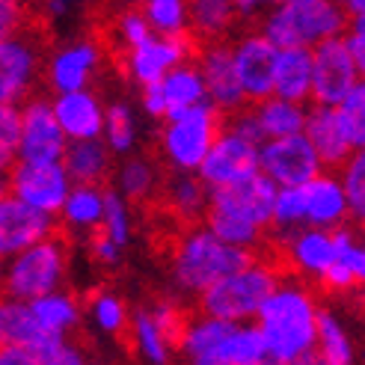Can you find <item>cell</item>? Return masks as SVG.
I'll return each instance as SVG.
<instances>
[{"label": "cell", "mask_w": 365, "mask_h": 365, "mask_svg": "<svg viewBox=\"0 0 365 365\" xmlns=\"http://www.w3.org/2000/svg\"><path fill=\"white\" fill-rule=\"evenodd\" d=\"M0 365H33V359L21 348H0Z\"/></svg>", "instance_id": "db71d44e"}, {"label": "cell", "mask_w": 365, "mask_h": 365, "mask_svg": "<svg viewBox=\"0 0 365 365\" xmlns=\"http://www.w3.org/2000/svg\"><path fill=\"white\" fill-rule=\"evenodd\" d=\"M259 173L277 190H282V187H303L327 170L321 167V160L312 152V145L306 143V137L297 134L282 140H264L259 145Z\"/></svg>", "instance_id": "7c38bea8"}, {"label": "cell", "mask_w": 365, "mask_h": 365, "mask_svg": "<svg viewBox=\"0 0 365 365\" xmlns=\"http://www.w3.org/2000/svg\"><path fill=\"white\" fill-rule=\"evenodd\" d=\"M104 63V45L96 36H83L63 48H53L45 66V89L51 98L89 89Z\"/></svg>", "instance_id": "8fae6325"}, {"label": "cell", "mask_w": 365, "mask_h": 365, "mask_svg": "<svg viewBox=\"0 0 365 365\" xmlns=\"http://www.w3.org/2000/svg\"><path fill=\"white\" fill-rule=\"evenodd\" d=\"M193 57H196V42L190 36H178V39L149 36L143 45L128 51L119 60V66H122V75L140 83V89H143L149 83L163 81V75H170L181 63H190Z\"/></svg>", "instance_id": "9a60e30c"}, {"label": "cell", "mask_w": 365, "mask_h": 365, "mask_svg": "<svg viewBox=\"0 0 365 365\" xmlns=\"http://www.w3.org/2000/svg\"><path fill=\"white\" fill-rule=\"evenodd\" d=\"M333 241H336V262L351 273L356 288H365V235L344 226L333 232Z\"/></svg>", "instance_id": "60d3db41"}, {"label": "cell", "mask_w": 365, "mask_h": 365, "mask_svg": "<svg viewBox=\"0 0 365 365\" xmlns=\"http://www.w3.org/2000/svg\"><path fill=\"white\" fill-rule=\"evenodd\" d=\"M223 131V116L205 101L190 107L185 113H175L163 119L158 134V152L160 160L170 167V173H199L205 155L211 152L214 140Z\"/></svg>", "instance_id": "ba28073f"}, {"label": "cell", "mask_w": 365, "mask_h": 365, "mask_svg": "<svg viewBox=\"0 0 365 365\" xmlns=\"http://www.w3.org/2000/svg\"><path fill=\"white\" fill-rule=\"evenodd\" d=\"M68 252H71L68 232L57 223V229L45 241L27 247L24 252H18L12 259V264L4 270L0 297L33 303L39 297L57 294L68 273Z\"/></svg>", "instance_id": "52a82bcc"}, {"label": "cell", "mask_w": 365, "mask_h": 365, "mask_svg": "<svg viewBox=\"0 0 365 365\" xmlns=\"http://www.w3.org/2000/svg\"><path fill=\"white\" fill-rule=\"evenodd\" d=\"M348 48L354 53V63L359 68V78H365V36H354L348 33Z\"/></svg>", "instance_id": "f5cc1de1"}, {"label": "cell", "mask_w": 365, "mask_h": 365, "mask_svg": "<svg viewBox=\"0 0 365 365\" xmlns=\"http://www.w3.org/2000/svg\"><path fill=\"white\" fill-rule=\"evenodd\" d=\"M255 30L277 51H312L321 42L348 36V12L336 0H279L267 6Z\"/></svg>", "instance_id": "3957f363"}, {"label": "cell", "mask_w": 365, "mask_h": 365, "mask_svg": "<svg viewBox=\"0 0 365 365\" xmlns=\"http://www.w3.org/2000/svg\"><path fill=\"white\" fill-rule=\"evenodd\" d=\"M318 312L321 303L315 297V288L294 277H282L252 321L264 341L267 359L294 362L315 354Z\"/></svg>", "instance_id": "6da1fadb"}, {"label": "cell", "mask_w": 365, "mask_h": 365, "mask_svg": "<svg viewBox=\"0 0 365 365\" xmlns=\"http://www.w3.org/2000/svg\"><path fill=\"white\" fill-rule=\"evenodd\" d=\"M158 199L167 208V214L175 217L178 223H185L187 229V226H199V220H205L211 190L193 173H167L160 178Z\"/></svg>", "instance_id": "cb8c5ba5"}, {"label": "cell", "mask_w": 365, "mask_h": 365, "mask_svg": "<svg viewBox=\"0 0 365 365\" xmlns=\"http://www.w3.org/2000/svg\"><path fill=\"white\" fill-rule=\"evenodd\" d=\"M140 104L152 119H167V104H163V96H160V83L143 86L140 89Z\"/></svg>", "instance_id": "c3c4849f"}, {"label": "cell", "mask_w": 365, "mask_h": 365, "mask_svg": "<svg viewBox=\"0 0 365 365\" xmlns=\"http://www.w3.org/2000/svg\"><path fill=\"white\" fill-rule=\"evenodd\" d=\"M336 175L348 202V223H354V232L365 235V149H356L336 170Z\"/></svg>", "instance_id": "e575fe53"}, {"label": "cell", "mask_w": 365, "mask_h": 365, "mask_svg": "<svg viewBox=\"0 0 365 365\" xmlns=\"http://www.w3.org/2000/svg\"><path fill=\"white\" fill-rule=\"evenodd\" d=\"M104 190L107 187H71L66 202L60 208V226L68 229H78L93 235L101 226V217H104Z\"/></svg>", "instance_id": "1f68e13d"}, {"label": "cell", "mask_w": 365, "mask_h": 365, "mask_svg": "<svg viewBox=\"0 0 365 365\" xmlns=\"http://www.w3.org/2000/svg\"><path fill=\"white\" fill-rule=\"evenodd\" d=\"M71 181L60 163H24L15 160L6 170V196L39 214H60Z\"/></svg>", "instance_id": "9c48e42d"}, {"label": "cell", "mask_w": 365, "mask_h": 365, "mask_svg": "<svg viewBox=\"0 0 365 365\" xmlns=\"http://www.w3.org/2000/svg\"><path fill=\"white\" fill-rule=\"evenodd\" d=\"M140 12L145 18V24H149L152 36H163V39L187 36V4L185 0H145Z\"/></svg>", "instance_id": "74e56055"}, {"label": "cell", "mask_w": 365, "mask_h": 365, "mask_svg": "<svg viewBox=\"0 0 365 365\" xmlns=\"http://www.w3.org/2000/svg\"><path fill=\"white\" fill-rule=\"evenodd\" d=\"M113 175H116V193L128 205L131 202L140 205V202H149V199H158L160 178H163L158 160L143 158V155H131L119 163V170Z\"/></svg>", "instance_id": "83f0119b"}, {"label": "cell", "mask_w": 365, "mask_h": 365, "mask_svg": "<svg viewBox=\"0 0 365 365\" xmlns=\"http://www.w3.org/2000/svg\"><path fill=\"white\" fill-rule=\"evenodd\" d=\"M273 96L309 107L312 98V51L285 48L273 60Z\"/></svg>", "instance_id": "484cf974"}, {"label": "cell", "mask_w": 365, "mask_h": 365, "mask_svg": "<svg viewBox=\"0 0 365 365\" xmlns=\"http://www.w3.org/2000/svg\"><path fill=\"white\" fill-rule=\"evenodd\" d=\"M131 341L137 354L149 362V365H170L173 359V341L163 336V330L155 324L149 309H140V312L131 315Z\"/></svg>", "instance_id": "d590c367"}, {"label": "cell", "mask_w": 365, "mask_h": 365, "mask_svg": "<svg viewBox=\"0 0 365 365\" xmlns=\"http://www.w3.org/2000/svg\"><path fill=\"white\" fill-rule=\"evenodd\" d=\"M36 365H86V356H83V351L78 348V344H71V341L66 339L48 359L36 362Z\"/></svg>", "instance_id": "681fc988"}, {"label": "cell", "mask_w": 365, "mask_h": 365, "mask_svg": "<svg viewBox=\"0 0 365 365\" xmlns=\"http://www.w3.org/2000/svg\"><path fill=\"white\" fill-rule=\"evenodd\" d=\"M104 145L110 149V155H128L137 145V116L131 110V104L113 101L104 107Z\"/></svg>", "instance_id": "8d00e7d4"}, {"label": "cell", "mask_w": 365, "mask_h": 365, "mask_svg": "<svg viewBox=\"0 0 365 365\" xmlns=\"http://www.w3.org/2000/svg\"><path fill=\"white\" fill-rule=\"evenodd\" d=\"M223 128H226V131H232L235 137L252 143V145H262V143H264L262 128H259V122H255V116H252L250 107H244V110L226 116V119H223Z\"/></svg>", "instance_id": "f6af8a7d"}, {"label": "cell", "mask_w": 365, "mask_h": 365, "mask_svg": "<svg viewBox=\"0 0 365 365\" xmlns=\"http://www.w3.org/2000/svg\"><path fill=\"white\" fill-rule=\"evenodd\" d=\"M285 267L291 270V277L300 282H321L327 277V270L336 264V241L333 232H321V229H297L273 238Z\"/></svg>", "instance_id": "e0dca14e"}, {"label": "cell", "mask_w": 365, "mask_h": 365, "mask_svg": "<svg viewBox=\"0 0 365 365\" xmlns=\"http://www.w3.org/2000/svg\"><path fill=\"white\" fill-rule=\"evenodd\" d=\"M362 365H365V354H362Z\"/></svg>", "instance_id": "6f0895ef"}, {"label": "cell", "mask_w": 365, "mask_h": 365, "mask_svg": "<svg viewBox=\"0 0 365 365\" xmlns=\"http://www.w3.org/2000/svg\"><path fill=\"white\" fill-rule=\"evenodd\" d=\"M57 229V220L48 214H39L12 196L0 199V255H18L27 247L45 241Z\"/></svg>", "instance_id": "44dd1931"}, {"label": "cell", "mask_w": 365, "mask_h": 365, "mask_svg": "<svg viewBox=\"0 0 365 365\" xmlns=\"http://www.w3.org/2000/svg\"><path fill=\"white\" fill-rule=\"evenodd\" d=\"M86 247H89V255H93V259H96L101 267H113V264L122 259V250H119L110 238H107L101 229H96L93 235H89Z\"/></svg>", "instance_id": "bcb514c9"}, {"label": "cell", "mask_w": 365, "mask_h": 365, "mask_svg": "<svg viewBox=\"0 0 365 365\" xmlns=\"http://www.w3.org/2000/svg\"><path fill=\"white\" fill-rule=\"evenodd\" d=\"M45 330L36 324L27 303L0 297V348H21L27 351Z\"/></svg>", "instance_id": "836d02e7"}, {"label": "cell", "mask_w": 365, "mask_h": 365, "mask_svg": "<svg viewBox=\"0 0 365 365\" xmlns=\"http://www.w3.org/2000/svg\"><path fill=\"white\" fill-rule=\"evenodd\" d=\"M6 196V175H0V199Z\"/></svg>", "instance_id": "9f6ffc18"}, {"label": "cell", "mask_w": 365, "mask_h": 365, "mask_svg": "<svg viewBox=\"0 0 365 365\" xmlns=\"http://www.w3.org/2000/svg\"><path fill=\"white\" fill-rule=\"evenodd\" d=\"M250 110L262 128L264 140H282V137H297L303 134L306 125V107L303 104H291L277 96H270L259 104H250Z\"/></svg>", "instance_id": "f546056e"}, {"label": "cell", "mask_w": 365, "mask_h": 365, "mask_svg": "<svg viewBox=\"0 0 365 365\" xmlns=\"http://www.w3.org/2000/svg\"><path fill=\"white\" fill-rule=\"evenodd\" d=\"M89 315H93L96 327L110 336H125L128 327H131V312H128V303L113 294V291H96L89 297Z\"/></svg>", "instance_id": "f35d334b"}, {"label": "cell", "mask_w": 365, "mask_h": 365, "mask_svg": "<svg viewBox=\"0 0 365 365\" xmlns=\"http://www.w3.org/2000/svg\"><path fill=\"white\" fill-rule=\"evenodd\" d=\"M315 354L324 365H356V348L348 333V327L333 309L318 312V339H315Z\"/></svg>", "instance_id": "4dcf8cb0"}, {"label": "cell", "mask_w": 365, "mask_h": 365, "mask_svg": "<svg viewBox=\"0 0 365 365\" xmlns=\"http://www.w3.org/2000/svg\"><path fill=\"white\" fill-rule=\"evenodd\" d=\"M178 351L187 365H259L267 359L255 324H229L205 315L187 318Z\"/></svg>", "instance_id": "5b68a950"}, {"label": "cell", "mask_w": 365, "mask_h": 365, "mask_svg": "<svg viewBox=\"0 0 365 365\" xmlns=\"http://www.w3.org/2000/svg\"><path fill=\"white\" fill-rule=\"evenodd\" d=\"M300 193H303V226L321 232H336L348 226V202H344L336 173H321L309 185H303Z\"/></svg>", "instance_id": "603a6c76"}, {"label": "cell", "mask_w": 365, "mask_h": 365, "mask_svg": "<svg viewBox=\"0 0 365 365\" xmlns=\"http://www.w3.org/2000/svg\"><path fill=\"white\" fill-rule=\"evenodd\" d=\"M273 202H277V187L259 173L241 185H232L223 190H211V202L208 211L232 217V220H241L247 226H255L259 232H270V220H273Z\"/></svg>", "instance_id": "ac0fdd59"}, {"label": "cell", "mask_w": 365, "mask_h": 365, "mask_svg": "<svg viewBox=\"0 0 365 365\" xmlns=\"http://www.w3.org/2000/svg\"><path fill=\"white\" fill-rule=\"evenodd\" d=\"M341 116L351 128V137L356 149H365V78L354 86V93L341 101Z\"/></svg>", "instance_id": "7bdbcfd3"}, {"label": "cell", "mask_w": 365, "mask_h": 365, "mask_svg": "<svg viewBox=\"0 0 365 365\" xmlns=\"http://www.w3.org/2000/svg\"><path fill=\"white\" fill-rule=\"evenodd\" d=\"M60 167L66 170L71 187H104V181L113 175V155L104 140L68 143Z\"/></svg>", "instance_id": "d4e9b609"}, {"label": "cell", "mask_w": 365, "mask_h": 365, "mask_svg": "<svg viewBox=\"0 0 365 365\" xmlns=\"http://www.w3.org/2000/svg\"><path fill=\"white\" fill-rule=\"evenodd\" d=\"M24 12H27V6L12 4V0H0V42H6L9 36L21 27Z\"/></svg>", "instance_id": "7dc6e473"}, {"label": "cell", "mask_w": 365, "mask_h": 365, "mask_svg": "<svg viewBox=\"0 0 365 365\" xmlns=\"http://www.w3.org/2000/svg\"><path fill=\"white\" fill-rule=\"evenodd\" d=\"M51 15L45 6H27L24 21L6 42H0V107L24 104L48 96L45 66L51 57Z\"/></svg>", "instance_id": "7a4b0ae2"}, {"label": "cell", "mask_w": 365, "mask_h": 365, "mask_svg": "<svg viewBox=\"0 0 365 365\" xmlns=\"http://www.w3.org/2000/svg\"><path fill=\"white\" fill-rule=\"evenodd\" d=\"M252 259H255L252 252L226 247L199 223V226L181 229V235L173 241L170 277H173V285L178 288V294L199 297V294H205L214 282H220L229 273L241 270Z\"/></svg>", "instance_id": "277c9868"}, {"label": "cell", "mask_w": 365, "mask_h": 365, "mask_svg": "<svg viewBox=\"0 0 365 365\" xmlns=\"http://www.w3.org/2000/svg\"><path fill=\"white\" fill-rule=\"evenodd\" d=\"M196 175L208 190H223L232 185H241V181L259 175V145L235 137L232 131L223 128Z\"/></svg>", "instance_id": "2e32d148"}, {"label": "cell", "mask_w": 365, "mask_h": 365, "mask_svg": "<svg viewBox=\"0 0 365 365\" xmlns=\"http://www.w3.org/2000/svg\"><path fill=\"white\" fill-rule=\"evenodd\" d=\"M359 81L362 78L348 48V36H339V39L312 48V98H309V104L341 107V101L354 93Z\"/></svg>", "instance_id": "30bf717a"}, {"label": "cell", "mask_w": 365, "mask_h": 365, "mask_svg": "<svg viewBox=\"0 0 365 365\" xmlns=\"http://www.w3.org/2000/svg\"><path fill=\"white\" fill-rule=\"evenodd\" d=\"M160 83V96H163V104H167V119L175 116V113H185L190 107H199L205 104V83H202V75H199L196 63H181L175 66L170 75H163Z\"/></svg>", "instance_id": "f1b7e54d"}, {"label": "cell", "mask_w": 365, "mask_h": 365, "mask_svg": "<svg viewBox=\"0 0 365 365\" xmlns=\"http://www.w3.org/2000/svg\"><path fill=\"white\" fill-rule=\"evenodd\" d=\"M27 306H30L36 324H39L42 330H48V333H57V336L68 339V333L78 330V324H81V303L71 294H66V291L39 297V300H33Z\"/></svg>", "instance_id": "d6a6232c"}, {"label": "cell", "mask_w": 365, "mask_h": 365, "mask_svg": "<svg viewBox=\"0 0 365 365\" xmlns=\"http://www.w3.org/2000/svg\"><path fill=\"white\" fill-rule=\"evenodd\" d=\"M344 12H348V33L365 36V0H344Z\"/></svg>", "instance_id": "f907efd6"}, {"label": "cell", "mask_w": 365, "mask_h": 365, "mask_svg": "<svg viewBox=\"0 0 365 365\" xmlns=\"http://www.w3.org/2000/svg\"><path fill=\"white\" fill-rule=\"evenodd\" d=\"M303 137H306L309 145H312V152L318 155L321 167L327 173H336L341 163L356 152L354 137H351V128H348V122H344L339 107L309 104L306 107Z\"/></svg>", "instance_id": "ffe728a7"}, {"label": "cell", "mask_w": 365, "mask_h": 365, "mask_svg": "<svg viewBox=\"0 0 365 365\" xmlns=\"http://www.w3.org/2000/svg\"><path fill=\"white\" fill-rule=\"evenodd\" d=\"M149 312H152L155 324L163 330V336H167L173 341V348H175L178 339H181V330H185V324H187V315L181 312V306L175 300H158Z\"/></svg>", "instance_id": "ee69618b"}, {"label": "cell", "mask_w": 365, "mask_h": 365, "mask_svg": "<svg viewBox=\"0 0 365 365\" xmlns=\"http://www.w3.org/2000/svg\"><path fill=\"white\" fill-rule=\"evenodd\" d=\"M232 48V66L235 78L247 98V104H259L273 96V60H277V48H273L264 36L247 27L229 42Z\"/></svg>", "instance_id": "4fadbf2b"}, {"label": "cell", "mask_w": 365, "mask_h": 365, "mask_svg": "<svg viewBox=\"0 0 365 365\" xmlns=\"http://www.w3.org/2000/svg\"><path fill=\"white\" fill-rule=\"evenodd\" d=\"M259 365H324V362L318 359V354H309V356L294 359V362H273V359H264V362H259Z\"/></svg>", "instance_id": "11a10c76"}, {"label": "cell", "mask_w": 365, "mask_h": 365, "mask_svg": "<svg viewBox=\"0 0 365 365\" xmlns=\"http://www.w3.org/2000/svg\"><path fill=\"white\" fill-rule=\"evenodd\" d=\"M51 96H36L24 101L21 110V143H18V160L24 163H60L68 140L63 137L57 119L51 110Z\"/></svg>", "instance_id": "5bb4252c"}, {"label": "cell", "mask_w": 365, "mask_h": 365, "mask_svg": "<svg viewBox=\"0 0 365 365\" xmlns=\"http://www.w3.org/2000/svg\"><path fill=\"white\" fill-rule=\"evenodd\" d=\"M282 279V270L264 255H255L241 270L229 273L220 282H214L205 294L196 297L199 315L229 321V324H252L262 303Z\"/></svg>", "instance_id": "8992f818"}, {"label": "cell", "mask_w": 365, "mask_h": 365, "mask_svg": "<svg viewBox=\"0 0 365 365\" xmlns=\"http://www.w3.org/2000/svg\"><path fill=\"white\" fill-rule=\"evenodd\" d=\"M199 75H202L205 83V98L223 119L244 110L247 98L238 86V78H235V66H232V48L229 39L226 42H211V45H199L196 57H193Z\"/></svg>", "instance_id": "d6986e66"}, {"label": "cell", "mask_w": 365, "mask_h": 365, "mask_svg": "<svg viewBox=\"0 0 365 365\" xmlns=\"http://www.w3.org/2000/svg\"><path fill=\"white\" fill-rule=\"evenodd\" d=\"M53 119H57L60 131L68 143L83 140H101L104 131V104L93 89H81V93H66L51 101Z\"/></svg>", "instance_id": "7402d4cb"}, {"label": "cell", "mask_w": 365, "mask_h": 365, "mask_svg": "<svg viewBox=\"0 0 365 365\" xmlns=\"http://www.w3.org/2000/svg\"><path fill=\"white\" fill-rule=\"evenodd\" d=\"M18 143H21V110L4 104L0 107V175L18 160Z\"/></svg>", "instance_id": "b9f144b4"}, {"label": "cell", "mask_w": 365, "mask_h": 365, "mask_svg": "<svg viewBox=\"0 0 365 365\" xmlns=\"http://www.w3.org/2000/svg\"><path fill=\"white\" fill-rule=\"evenodd\" d=\"M235 6V21H262V15L267 12L270 4H262V0H238Z\"/></svg>", "instance_id": "816d5d0a"}, {"label": "cell", "mask_w": 365, "mask_h": 365, "mask_svg": "<svg viewBox=\"0 0 365 365\" xmlns=\"http://www.w3.org/2000/svg\"><path fill=\"white\" fill-rule=\"evenodd\" d=\"M235 6L232 0H193L187 4V36L199 45L226 42L235 30Z\"/></svg>", "instance_id": "4316f807"}, {"label": "cell", "mask_w": 365, "mask_h": 365, "mask_svg": "<svg viewBox=\"0 0 365 365\" xmlns=\"http://www.w3.org/2000/svg\"><path fill=\"white\" fill-rule=\"evenodd\" d=\"M107 238H110L119 250L128 247V241H131L134 235V217H131V205L125 202V199L107 187L104 190V217H101V226H98Z\"/></svg>", "instance_id": "ab89813d"}]
</instances>
